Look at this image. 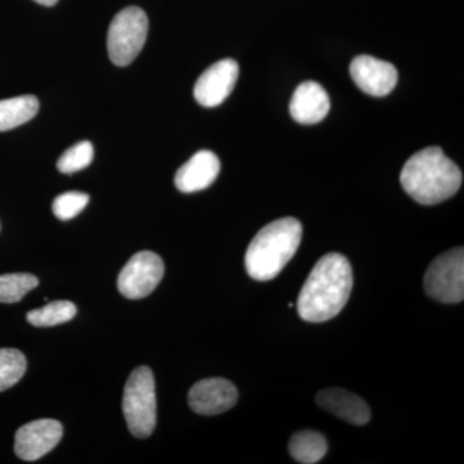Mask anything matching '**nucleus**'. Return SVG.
I'll return each mask as SVG.
<instances>
[{
    "label": "nucleus",
    "instance_id": "obj_2",
    "mask_svg": "<svg viewBox=\"0 0 464 464\" xmlns=\"http://www.w3.org/2000/svg\"><path fill=\"white\" fill-rule=\"evenodd\" d=\"M462 181V170L438 146L409 158L400 174L406 194L423 206H435L454 197Z\"/></svg>",
    "mask_w": 464,
    "mask_h": 464
},
{
    "label": "nucleus",
    "instance_id": "obj_6",
    "mask_svg": "<svg viewBox=\"0 0 464 464\" xmlns=\"http://www.w3.org/2000/svg\"><path fill=\"white\" fill-rule=\"evenodd\" d=\"M424 289L442 304H459L464 298V250L456 248L439 256L427 268Z\"/></svg>",
    "mask_w": 464,
    "mask_h": 464
},
{
    "label": "nucleus",
    "instance_id": "obj_19",
    "mask_svg": "<svg viewBox=\"0 0 464 464\" xmlns=\"http://www.w3.org/2000/svg\"><path fill=\"white\" fill-rule=\"evenodd\" d=\"M38 279L32 274L0 275V302L16 304L27 293L38 286Z\"/></svg>",
    "mask_w": 464,
    "mask_h": 464
},
{
    "label": "nucleus",
    "instance_id": "obj_8",
    "mask_svg": "<svg viewBox=\"0 0 464 464\" xmlns=\"http://www.w3.org/2000/svg\"><path fill=\"white\" fill-rule=\"evenodd\" d=\"M239 78V65L232 58H225L208 67L198 79L194 97L204 108H216L234 91Z\"/></svg>",
    "mask_w": 464,
    "mask_h": 464
},
{
    "label": "nucleus",
    "instance_id": "obj_1",
    "mask_svg": "<svg viewBox=\"0 0 464 464\" xmlns=\"http://www.w3.org/2000/svg\"><path fill=\"white\" fill-rule=\"evenodd\" d=\"M353 286V267L348 259L340 253L324 256L299 293V316L308 323L328 322L346 306Z\"/></svg>",
    "mask_w": 464,
    "mask_h": 464
},
{
    "label": "nucleus",
    "instance_id": "obj_15",
    "mask_svg": "<svg viewBox=\"0 0 464 464\" xmlns=\"http://www.w3.org/2000/svg\"><path fill=\"white\" fill-rule=\"evenodd\" d=\"M39 100L33 94L0 100V132L14 130L35 118Z\"/></svg>",
    "mask_w": 464,
    "mask_h": 464
},
{
    "label": "nucleus",
    "instance_id": "obj_11",
    "mask_svg": "<svg viewBox=\"0 0 464 464\" xmlns=\"http://www.w3.org/2000/svg\"><path fill=\"white\" fill-rule=\"evenodd\" d=\"M239 393L230 381L208 378L195 383L188 392V404L195 413L217 415L234 408Z\"/></svg>",
    "mask_w": 464,
    "mask_h": 464
},
{
    "label": "nucleus",
    "instance_id": "obj_12",
    "mask_svg": "<svg viewBox=\"0 0 464 464\" xmlns=\"http://www.w3.org/2000/svg\"><path fill=\"white\" fill-rule=\"evenodd\" d=\"M221 163L215 152L201 150L177 170L174 183L185 194L206 190L218 177Z\"/></svg>",
    "mask_w": 464,
    "mask_h": 464
},
{
    "label": "nucleus",
    "instance_id": "obj_17",
    "mask_svg": "<svg viewBox=\"0 0 464 464\" xmlns=\"http://www.w3.org/2000/svg\"><path fill=\"white\" fill-rule=\"evenodd\" d=\"M76 315V306L70 301H54L45 304L44 307L27 313L26 320L32 325L38 328H47V326L60 325L70 320L74 319Z\"/></svg>",
    "mask_w": 464,
    "mask_h": 464
},
{
    "label": "nucleus",
    "instance_id": "obj_9",
    "mask_svg": "<svg viewBox=\"0 0 464 464\" xmlns=\"http://www.w3.org/2000/svg\"><path fill=\"white\" fill-rule=\"evenodd\" d=\"M63 424L54 420H38L20 427L14 439V451L20 459H41L63 439Z\"/></svg>",
    "mask_w": 464,
    "mask_h": 464
},
{
    "label": "nucleus",
    "instance_id": "obj_7",
    "mask_svg": "<svg viewBox=\"0 0 464 464\" xmlns=\"http://www.w3.org/2000/svg\"><path fill=\"white\" fill-rule=\"evenodd\" d=\"M164 276L163 259L157 253H136L118 277V289L128 299H141L151 295Z\"/></svg>",
    "mask_w": 464,
    "mask_h": 464
},
{
    "label": "nucleus",
    "instance_id": "obj_13",
    "mask_svg": "<svg viewBox=\"0 0 464 464\" xmlns=\"http://www.w3.org/2000/svg\"><path fill=\"white\" fill-rule=\"evenodd\" d=\"M290 115L299 124H317L331 110V100L322 85L315 82L299 84L290 101Z\"/></svg>",
    "mask_w": 464,
    "mask_h": 464
},
{
    "label": "nucleus",
    "instance_id": "obj_20",
    "mask_svg": "<svg viewBox=\"0 0 464 464\" xmlns=\"http://www.w3.org/2000/svg\"><path fill=\"white\" fill-rule=\"evenodd\" d=\"M94 158V148L90 141H82L72 146L58 159L57 169L61 173L72 174L90 166Z\"/></svg>",
    "mask_w": 464,
    "mask_h": 464
},
{
    "label": "nucleus",
    "instance_id": "obj_16",
    "mask_svg": "<svg viewBox=\"0 0 464 464\" xmlns=\"http://www.w3.org/2000/svg\"><path fill=\"white\" fill-rule=\"evenodd\" d=\"M290 456L299 463L314 464L320 462L328 451V444L322 433L299 431L293 435L289 442Z\"/></svg>",
    "mask_w": 464,
    "mask_h": 464
},
{
    "label": "nucleus",
    "instance_id": "obj_18",
    "mask_svg": "<svg viewBox=\"0 0 464 464\" xmlns=\"http://www.w3.org/2000/svg\"><path fill=\"white\" fill-rule=\"evenodd\" d=\"M26 357L16 348L0 350V392L14 387L26 372Z\"/></svg>",
    "mask_w": 464,
    "mask_h": 464
},
{
    "label": "nucleus",
    "instance_id": "obj_5",
    "mask_svg": "<svg viewBox=\"0 0 464 464\" xmlns=\"http://www.w3.org/2000/svg\"><path fill=\"white\" fill-rule=\"evenodd\" d=\"M149 33V18L143 9L128 7L119 12L108 33V51L116 66H128L141 53Z\"/></svg>",
    "mask_w": 464,
    "mask_h": 464
},
{
    "label": "nucleus",
    "instance_id": "obj_21",
    "mask_svg": "<svg viewBox=\"0 0 464 464\" xmlns=\"http://www.w3.org/2000/svg\"><path fill=\"white\" fill-rule=\"evenodd\" d=\"M90 203V197L84 192L69 191L58 195L53 201V215L61 221H69L74 218L79 213L83 212L85 207Z\"/></svg>",
    "mask_w": 464,
    "mask_h": 464
},
{
    "label": "nucleus",
    "instance_id": "obj_4",
    "mask_svg": "<svg viewBox=\"0 0 464 464\" xmlns=\"http://www.w3.org/2000/svg\"><path fill=\"white\" fill-rule=\"evenodd\" d=\"M123 413L130 433L146 439L157 426V390L149 366H139L128 378L124 387Z\"/></svg>",
    "mask_w": 464,
    "mask_h": 464
},
{
    "label": "nucleus",
    "instance_id": "obj_10",
    "mask_svg": "<svg viewBox=\"0 0 464 464\" xmlns=\"http://www.w3.org/2000/svg\"><path fill=\"white\" fill-rule=\"evenodd\" d=\"M350 74L357 87L366 94L384 97L395 90L398 84V70L391 63L362 54L353 58Z\"/></svg>",
    "mask_w": 464,
    "mask_h": 464
},
{
    "label": "nucleus",
    "instance_id": "obj_14",
    "mask_svg": "<svg viewBox=\"0 0 464 464\" xmlns=\"http://www.w3.org/2000/svg\"><path fill=\"white\" fill-rule=\"evenodd\" d=\"M320 408L325 409L335 417L356 426H364L371 420V409L368 404L350 391L342 389H326L320 391L316 396Z\"/></svg>",
    "mask_w": 464,
    "mask_h": 464
},
{
    "label": "nucleus",
    "instance_id": "obj_3",
    "mask_svg": "<svg viewBox=\"0 0 464 464\" xmlns=\"http://www.w3.org/2000/svg\"><path fill=\"white\" fill-rule=\"evenodd\" d=\"M301 222L293 217L266 225L250 241L246 253V270L252 279L268 282L282 273L301 244Z\"/></svg>",
    "mask_w": 464,
    "mask_h": 464
},
{
    "label": "nucleus",
    "instance_id": "obj_22",
    "mask_svg": "<svg viewBox=\"0 0 464 464\" xmlns=\"http://www.w3.org/2000/svg\"><path fill=\"white\" fill-rule=\"evenodd\" d=\"M38 5H44V7H53L58 3V0H34Z\"/></svg>",
    "mask_w": 464,
    "mask_h": 464
}]
</instances>
